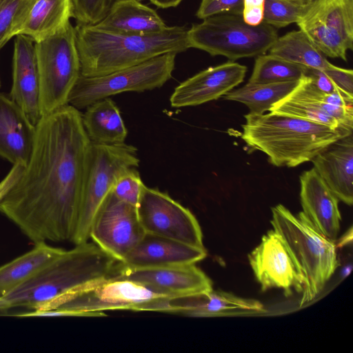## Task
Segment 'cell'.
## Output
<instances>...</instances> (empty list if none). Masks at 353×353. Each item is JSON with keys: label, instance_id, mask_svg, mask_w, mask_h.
<instances>
[{"label": "cell", "instance_id": "6da1fadb", "mask_svg": "<svg viewBox=\"0 0 353 353\" xmlns=\"http://www.w3.org/2000/svg\"><path fill=\"white\" fill-rule=\"evenodd\" d=\"M91 144L82 114L69 104L36 125L30 159L0 200V212L34 243L70 241Z\"/></svg>", "mask_w": 353, "mask_h": 353}, {"label": "cell", "instance_id": "7a4b0ae2", "mask_svg": "<svg viewBox=\"0 0 353 353\" xmlns=\"http://www.w3.org/2000/svg\"><path fill=\"white\" fill-rule=\"evenodd\" d=\"M64 250L26 282L0 297V311L37 310L56 299L110 277L118 262L93 242Z\"/></svg>", "mask_w": 353, "mask_h": 353}, {"label": "cell", "instance_id": "3957f363", "mask_svg": "<svg viewBox=\"0 0 353 353\" xmlns=\"http://www.w3.org/2000/svg\"><path fill=\"white\" fill-rule=\"evenodd\" d=\"M74 30L81 75L87 77L108 74L165 53L178 54L190 48L188 29L184 26H168L148 35L120 34L77 24Z\"/></svg>", "mask_w": 353, "mask_h": 353}, {"label": "cell", "instance_id": "277c9868", "mask_svg": "<svg viewBox=\"0 0 353 353\" xmlns=\"http://www.w3.org/2000/svg\"><path fill=\"white\" fill-rule=\"evenodd\" d=\"M241 139L252 150L265 153L277 167L294 168L311 161L319 152L352 131L289 114L248 113Z\"/></svg>", "mask_w": 353, "mask_h": 353}, {"label": "cell", "instance_id": "5b68a950", "mask_svg": "<svg viewBox=\"0 0 353 353\" xmlns=\"http://www.w3.org/2000/svg\"><path fill=\"white\" fill-rule=\"evenodd\" d=\"M273 230L284 241L303 280L300 306L312 301L339 265L334 241L321 234L301 212L294 215L281 204L272 208Z\"/></svg>", "mask_w": 353, "mask_h": 353}, {"label": "cell", "instance_id": "8992f818", "mask_svg": "<svg viewBox=\"0 0 353 353\" xmlns=\"http://www.w3.org/2000/svg\"><path fill=\"white\" fill-rule=\"evenodd\" d=\"M147 285L108 277L77 289L46 304L37 310H61L75 316H101L107 310L164 312L172 297Z\"/></svg>", "mask_w": 353, "mask_h": 353}, {"label": "cell", "instance_id": "52a82bcc", "mask_svg": "<svg viewBox=\"0 0 353 353\" xmlns=\"http://www.w3.org/2000/svg\"><path fill=\"white\" fill-rule=\"evenodd\" d=\"M273 26H250L239 14H216L194 23L188 31L190 48L230 61L265 54L278 38Z\"/></svg>", "mask_w": 353, "mask_h": 353}, {"label": "cell", "instance_id": "ba28073f", "mask_svg": "<svg viewBox=\"0 0 353 353\" xmlns=\"http://www.w3.org/2000/svg\"><path fill=\"white\" fill-rule=\"evenodd\" d=\"M139 163L137 150L131 145L92 143L72 243L78 245L89 241L94 219L117 179L125 170L137 168Z\"/></svg>", "mask_w": 353, "mask_h": 353}, {"label": "cell", "instance_id": "9c48e42d", "mask_svg": "<svg viewBox=\"0 0 353 353\" xmlns=\"http://www.w3.org/2000/svg\"><path fill=\"white\" fill-rule=\"evenodd\" d=\"M42 116L68 105L81 76L75 30L70 21L52 36L35 42Z\"/></svg>", "mask_w": 353, "mask_h": 353}, {"label": "cell", "instance_id": "30bf717a", "mask_svg": "<svg viewBox=\"0 0 353 353\" xmlns=\"http://www.w3.org/2000/svg\"><path fill=\"white\" fill-rule=\"evenodd\" d=\"M176 54L165 53L102 76L81 75L69 95L68 104L79 110L121 92H143L160 88L172 78Z\"/></svg>", "mask_w": 353, "mask_h": 353}, {"label": "cell", "instance_id": "8fae6325", "mask_svg": "<svg viewBox=\"0 0 353 353\" xmlns=\"http://www.w3.org/2000/svg\"><path fill=\"white\" fill-rule=\"evenodd\" d=\"M325 57L347 61L353 50V0H317L296 23Z\"/></svg>", "mask_w": 353, "mask_h": 353}, {"label": "cell", "instance_id": "7c38bea8", "mask_svg": "<svg viewBox=\"0 0 353 353\" xmlns=\"http://www.w3.org/2000/svg\"><path fill=\"white\" fill-rule=\"evenodd\" d=\"M137 213L145 234L204 248L201 229L196 217L166 192L144 185Z\"/></svg>", "mask_w": 353, "mask_h": 353}, {"label": "cell", "instance_id": "4fadbf2b", "mask_svg": "<svg viewBox=\"0 0 353 353\" xmlns=\"http://www.w3.org/2000/svg\"><path fill=\"white\" fill-rule=\"evenodd\" d=\"M352 104L353 97L323 92L304 76L288 95L272 105L269 112L353 131Z\"/></svg>", "mask_w": 353, "mask_h": 353}, {"label": "cell", "instance_id": "5bb4252c", "mask_svg": "<svg viewBox=\"0 0 353 353\" xmlns=\"http://www.w3.org/2000/svg\"><path fill=\"white\" fill-rule=\"evenodd\" d=\"M145 234L137 208L108 194L92 222L90 239L121 261Z\"/></svg>", "mask_w": 353, "mask_h": 353}, {"label": "cell", "instance_id": "9a60e30c", "mask_svg": "<svg viewBox=\"0 0 353 353\" xmlns=\"http://www.w3.org/2000/svg\"><path fill=\"white\" fill-rule=\"evenodd\" d=\"M248 259L261 290L281 288L287 296L292 289L303 292V276L284 241L274 230L262 237Z\"/></svg>", "mask_w": 353, "mask_h": 353}, {"label": "cell", "instance_id": "2e32d148", "mask_svg": "<svg viewBox=\"0 0 353 353\" xmlns=\"http://www.w3.org/2000/svg\"><path fill=\"white\" fill-rule=\"evenodd\" d=\"M246 72V66L232 61L210 67L176 87L170 104L179 108L216 100L242 83Z\"/></svg>", "mask_w": 353, "mask_h": 353}, {"label": "cell", "instance_id": "e0dca14e", "mask_svg": "<svg viewBox=\"0 0 353 353\" xmlns=\"http://www.w3.org/2000/svg\"><path fill=\"white\" fill-rule=\"evenodd\" d=\"M117 263L110 278L126 279L147 285L172 296L199 293L212 289L210 278L195 264L130 269L119 267Z\"/></svg>", "mask_w": 353, "mask_h": 353}, {"label": "cell", "instance_id": "ac0fdd59", "mask_svg": "<svg viewBox=\"0 0 353 353\" xmlns=\"http://www.w3.org/2000/svg\"><path fill=\"white\" fill-rule=\"evenodd\" d=\"M207 256L205 248L145 234L141 241L117 262L121 268H156L196 264Z\"/></svg>", "mask_w": 353, "mask_h": 353}, {"label": "cell", "instance_id": "d6986e66", "mask_svg": "<svg viewBox=\"0 0 353 353\" xmlns=\"http://www.w3.org/2000/svg\"><path fill=\"white\" fill-rule=\"evenodd\" d=\"M39 94L35 42L25 34H18L14 40L12 84L9 96L26 112L34 125L42 117Z\"/></svg>", "mask_w": 353, "mask_h": 353}, {"label": "cell", "instance_id": "ffe728a7", "mask_svg": "<svg viewBox=\"0 0 353 353\" xmlns=\"http://www.w3.org/2000/svg\"><path fill=\"white\" fill-rule=\"evenodd\" d=\"M299 179L302 212L321 234L335 241L341 219L339 200L314 168L303 172Z\"/></svg>", "mask_w": 353, "mask_h": 353}, {"label": "cell", "instance_id": "44dd1931", "mask_svg": "<svg viewBox=\"0 0 353 353\" xmlns=\"http://www.w3.org/2000/svg\"><path fill=\"white\" fill-rule=\"evenodd\" d=\"M169 313L192 316H222L240 314H256L266 312L259 301L235 296L233 294L214 291L176 296L168 301Z\"/></svg>", "mask_w": 353, "mask_h": 353}, {"label": "cell", "instance_id": "7402d4cb", "mask_svg": "<svg viewBox=\"0 0 353 353\" xmlns=\"http://www.w3.org/2000/svg\"><path fill=\"white\" fill-rule=\"evenodd\" d=\"M36 134L26 112L8 95L0 93V157L25 167Z\"/></svg>", "mask_w": 353, "mask_h": 353}, {"label": "cell", "instance_id": "603a6c76", "mask_svg": "<svg viewBox=\"0 0 353 353\" xmlns=\"http://www.w3.org/2000/svg\"><path fill=\"white\" fill-rule=\"evenodd\" d=\"M314 169L338 199L353 203V133L329 145L312 161Z\"/></svg>", "mask_w": 353, "mask_h": 353}, {"label": "cell", "instance_id": "cb8c5ba5", "mask_svg": "<svg viewBox=\"0 0 353 353\" xmlns=\"http://www.w3.org/2000/svg\"><path fill=\"white\" fill-rule=\"evenodd\" d=\"M96 27L126 35H148L168 26L152 8L139 0H115L106 17Z\"/></svg>", "mask_w": 353, "mask_h": 353}, {"label": "cell", "instance_id": "d4e9b609", "mask_svg": "<svg viewBox=\"0 0 353 353\" xmlns=\"http://www.w3.org/2000/svg\"><path fill=\"white\" fill-rule=\"evenodd\" d=\"M82 122L92 143L115 145L125 143L128 131L119 108L110 97L86 108Z\"/></svg>", "mask_w": 353, "mask_h": 353}, {"label": "cell", "instance_id": "484cf974", "mask_svg": "<svg viewBox=\"0 0 353 353\" xmlns=\"http://www.w3.org/2000/svg\"><path fill=\"white\" fill-rule=\"evenodd\" d=\"M72 17L71 0H34L19 34H25L34 42L53 35Z\"/></svg>", "mask_w": 353, "mask_h": 353}, {"label": "cell", "instance_id": "4316f807", "mask_svg": "<svg viewBox=\"0 0 353 353\" xmlns=\"http://www.w3.org/2000/svg\"><path fill=\"white\" fill-rule=\"evenodd\" d=\"M63 251L40 242L31 250L1 266L0 297L30 279Z\"/></svg>", "mask_w": 353, "mask_h": 353}, {"label": "cell", "instance_id": "83f0119b", "mask_svg": "<svg viewBox=\"0 0 353 353\" xmlns=\"http://www.w3.org/2000/svg\"><path fill=\"white\" fill-rule=\"evenodd\" d=\"M268 51L270 54L308 68L323 70L332 65L301 30L278 37Z\"/></svg>", "mask_w": 353, "mask_h": 353}, {"label": "cell", "instance_id": "f1b7e54d", "mask_svg": "<svg viewBox=\"0 0 353 353\" xmlns=\"http://www.w3.org/2000/svg\"><path fill=\"white\" fill-rule=\"evenodd\" d=\"M300 80L260 84L248 83L243 87L230 90L223 97L245 104L250 113L263 114L269 111L273 104L288 95Z\"/></svg>", "mask_w": 353, "mask_h": 353}, {"label": "cell", "instance_id": "f546056e", "mask_svg": "<svg viewBox=\"0 0 353 353\" xmlns=\"http://www.w3.org/2000/svg\"><path fill=\"white\" fill-rule=\"evenodd\" d=\"M308 68L272 54L257 56L248 83L260 84L297 81L305 76Z\"/></svg>", "mask_w": 353, "mask_h": 353}, {"label": "cell", "instance_id": "4dcf8cb0", "mask_svg": "<svg viewBox=\"0 0 353 353\" xmlns=\"http://www.w3.org/2000/svg\"><path fill=\"white\" fill-rule=\"evenodd\" d=\"M34 0H0V50L19 34Z\"/></svg>", "mask_w": 353, "mask_h": 353}, {"label": "cell", "instance_id": "1f68e13d", "mask_svg": "<svg viewBox=\"0 0 353 353\" xmlns=\"http://www.w3.org/2000/svg\"><path fill=\"white\" fill-rule=\"evenodd\" d=\"M311 3L301 4L292 0H265L263 22L275 28L296 23Z\"/></svg>", "mask_w": 353, "mask_h": 353}, {"label": "cell", "instance_id": "d6a6232c", "mask_svg": "<svg viewBox=\"0 0 353 353\" xmlns=\"http://www.w3.org/2000/svg\"><path fill=\"white\" fill-rule=\"evenodd\" d=\"M115 0H71L72 17L77 24L95 26L108 14Z\"/></svg>", "mask_w": 353, "mask_h": 353}, {"label": "cell", "instance_id": "836d02e7", "mask_svg": "<svg viewBox=\"0 0 353 353\" xmlns=\"http://www.w3.org/2000/svg\"><path fill=\"white\" fill-rule=\"evenodd\" d=\"M143 186L136 168H130L118 176L111 191L119 200L137 208Z\"/></svg>", "mask_w": 353, "mask_h": 353}, {"label": "cell", "instance_id": "e575fe53", "mask_svg": "<svg viewBox=\"0 0 353 353\" xmlns=\"http://www.w3.org/2000/svg\"><path fill=\"white\" fill-rule=\"evenodd\" d=\"M243 0H201L196 12L198 19L223 14L242 15Z\"/></svg>", "mask_w": 353, "mask_h": 353}, {"label": "cell", "instance_id": "d590c367", "mask_svg": "<svg viewBox=\"0 0 353 353\" xmlns=\"http://www.w3.org/2000/svg\"><path fill=\"white\" fill-rule=\"evenodd\" d=\"M323 71L332 79L337 88L343 93L353 96V71L332 64Z\"/></svg>", "mask_w": 353, "mask_h": 353}, {"label": "cell", "instance_id": "8d00e7d4", "mask_svg": "<svg viewBox=\"0 0 353 353\" xmlns=\"http://www.w3.org/2000/svg\"><path fill=\"white\" fill-rule=\"evenodd\" d=\"M265 0H243L242 17L250 26H258L263 22Z\"/></svg>", "mask_w": 353, "mask_h": 353}, {"label": "cell", "instance_id": "74e56055", "mask_svg": "<svg viewBox=\"0 0 353 353\" xmlns=\"http://www.w3.org/2000/svg\"><path fill=\"white\" fill-rule=\"evenodd\" d=\"M23 166L12 165L6 176L0 181V200L9 192L20 177Z\"/></svg>", "mask_w": 353, "mask_h": 353}, {"label": "cell", "instance_id": "f35d334b", "mask_svg": "<svg viewBox=\"0 0 353 353\" xmlns=\"http://www.w3.org/2000/svg\"><path fill=\"white\" fill-rule=\"evenodd\" d=\"M150 3L159 8H174L183 0H149Z\"/></svg>", "mask_w": 353, "mask_h": 353}, {"label": "cell", "instance_id": "ab89813d", "mask_svg": "<svg viewBox=\"0 0 353 353\" xmlns=\"http://www.w3.org/2000/svg\"><path fill=\"white\" fill-rule=\"evenodd\" d=\"M352 228H350V231L346 232L343 237H342L339 242L338 245L336 244V248L338 246H344L347 245L349 242H352Z\"/></svg>", "mask_w": 353, "mask_h": 353}, {"label": "cell", "instance_id": "60d3db41", "mask_svg": "<svg viewBox=\"0 0 353 353\" xmlns=\"http://www.w3.org/2000/svg\"><path fill=\"white\" fill-rule=\"evenodd\" d=\"M292 1L301 3V4H308V3H311L317 0H292Z\"/></svg>", "mask_w": 353, "mask_h": 353}, {"label": "cell", "instance_id": "b9f144b4", "mask_svg": "<svg viewBox=\"0 0 353 353\" xmlns=\"http://www.w3.org/2000/svg\"><path fill=\"white\" fill-rule=\"evenodd\" d=\"M350 270H351V266L350 267L347 266L346 268L343 271L344 276H346L349 274Z\"/></svg>", "mask_w": 353, "mask_h": 353}]
</instances>
